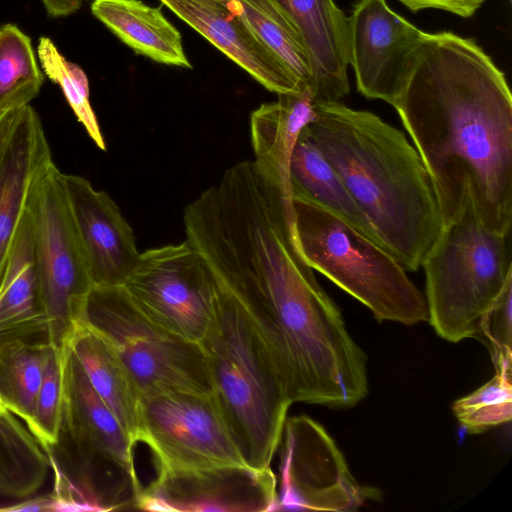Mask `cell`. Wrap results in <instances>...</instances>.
Returning a JSON list of instances; mask_svg holds the SVG:
<instances>
[{
    "instance_id": "cell-6",
    "label": "cell",
    "mask_w": 512,
    "mask_h": 512,
    "mask_svg": "<svg viewBox=\"0 0 512 512\" xmlns=\"http://www.w3.org/2000/svg\"><path fill=\"white\" fill-rule=\"evenodd\" d=\"M421 267L435 332L453 343L474 338L482 315L512 280L510 234L487 229L467 207L443 225Z\"/></svg>"
},
{
    "instance_id": "cell-28",
    "label": "cell",
    "mask_w": 512,
    "mask_h": 512,
    "mask_svg": "<svg viewBox=\"0 0 512 512\" xmlns=\"http://www.w3.org/2000/svg\"><path fill=\"white\" fill-rule=\"evenodd\" d=\"M511 375L495 371L487 383L453 403V414L468 433H482L511 420Z\"/></svg>"
},
{
    "instance_id": "cell-5",
    "label": "cell",
    "mask_w": 512,
    "mask_h": 512,
    "mask_svg": "<svg viewBox=\"0 0 512 512\" xmlns=\"http://www.w3.org/2000/svg\"><path fill=\"white\" fill-rule=\"evenodd\" d=\"M297 247L307 264L366 306L378 321H428L424 294L383 246L337 215L293 198Z\"/></svg>"
},
{
    "instance_id": "cell-7",
    "label": "cell",
    "mask_w": 512,
    "mask_h": 512,
    "mask_svg": "<svg viewBox=\"0 0 512 512\" xmlns=\"http://www.w3.org/2000/svg\"><path fill=\"white\" fill-rule=\"evenodd\" d=\"M79 321L113 348L141 399L169 392L214 396L201 346L152 321L123 286H93Z\"/></svg>"
},
{
    "instance_id": "cell-25",
    "label": "cell",
    "mask_w": 512,
    "mask_h": 512,
    "mask_svg": "<svg viewBox=\"0 0 512 512\" xmlns=\"http://www.w3.org/2000/svg\"><path fill=\"white\" fill-rule=\"evenodd\" d=\"M234 6L303 88L312 93L313 75L304 41L283 9L274 0H234Z\"/></svg>"
},
{
    "instance_id": "cell-8",
    "label": "cell",
    "mask_w": 512,
    "mask_h": 512,
    "mask_svg": "<svg viewBox=\"0 0 512 512\" xmlns=\"http://www.w3.org/2000/svg\"><path fill=\"white\" fill-rule=\"evenodd\" d=\"M26 207L34 240L49 342L63 349L93 287L61 179L52 162L33 184Z\"/></svg>"
},
{
    "instance_id": "cell-3",
    "label": "cell",
    "mask_w": 512,
    "mask_h": 512,
    "mask_svg": "<svg viewBox=\"0 0 512 512\" xmlns=\"http://www.w3.org/2000/svg\"><path fill=\"white\" fill-rule=\"evenodd\" d=\"M199 345L214 397L245 464L270 468L293 402L266 346L219 285L215 315Z\"/></svg>"
},
{
    "instance_id": "cell-32",
    "label": "cell",
    "mask_w": 512,
    "mask_h": 512,
    "mask_svg": "<svg viewBox=\"0 0 512 512\" xmlns=\"http://www.w3.org/2000/svg\"><path fill=\"white\" fill-rule=\"evenodd\" d=\"M50 17H65L75 13L83 0H41Z\"/></svg>"
},
{
    "instance_id": "cell-17",
    "label": "cell",
    "mask_w": 512,
    "mask_h": 512,
    "mask_svg": "<svg viewBox=\"0 0 512 512\" xmlns=\"http://www.w3.org/2000/svg\"><path fill=\"white\" fill-rule=\"evenodd\" d=\"M299 30L313 75L314 102L349 93L348 17L334 0H274Z\"/></svg>"
},
{
    "instance_id": "cell-11",
    "label": "cell",
    "mask_w": 512,
    "mask_h": 512,
    "mask_svg": "<svg viewBox=\"0 0 512 512\" xmlns=\"http://www.w3.org/2000/svg\"><path fill=\"white\" fill-rule=\"evenodd\" d=\"M278 448L277 510L348 512L381 496L358 483L332 437L306 415L286 419Z\"/></svg>"
},
{
    "instance_id": "cell-9",
    "label": "cell",
    "mask_w": 512,
    "mask_h": 512,
    "mask_svg": "<svg viewBox=\"0 0 512 512\" xmlns=\"http://www.w3.org/2000/svg\"><path fill=\"white\" fill-rule=\"evenodd\" d=\"M122 286L146 316L185 340L199 344L213 321L218 284L187 240L142 252Z\"/></svg>"
},
{
    "instance_id": "cell-20",
    "label": "cell",
    "mask_w": 512,
    "mask_h": 512,
    "mask_svg": "<svg viewBox=\"0 0 512 512\" xmlns=\"http://www.w3.org/2000/svg\"><path fill=\"white\" fill-rule=\"evenodd\" d=\"M89 382L120 422L132 442L141 438V397L130 374L113 348L78 321L66 344Z\"/></svg>"
},
{
    "instance_id": "cell-2",
    "label": "cell",
    "mask_w": 512,
    "mask_h": 512,
    "mask_svg": "<svg viewBox=\"0 0 512 512\" xmlns=\"http://www.w3.org/2000/svg\"><path fill=\"white\" fill-rule=\"evenodd\" d=\"M305 126L335 169L377 240L406 271L415 272L443 222L429 174L400 130L340 101L314 102Z\"/></svg>"
},
{
    "instance_id": "cell-12",
    "label": "cell",
    "mask_w": 512,
    "mask_h": 512,
    "mask_svg": "<svg viewBox=\"0 0 512 512\" xmlns=\"http://www.w3.org/2000/svg\"><path fill=\"white\" fill-rule=\"evenodd\" d=\"M271 468L223 465L189 470H157L143 486L136 509L185 512H264L277 510Z\"/></svg>"
},
{
    "instance_id": "cell-18",
    "label": "cell",
    "mask_w": 512,
    "mask_h": 512,
    "mask_svg": "<svg viewBox=\"0 0 512 512\" xmlns=\"http://www.w3.org/2000/svg\"><path fill=\"white\" fill-rule=\"evenodd\" d=\"M34 335L48 338L31 219L26 207L14 233L0 283V338H38Z\"/></svg>"
},
{
    "instance_id": "cell-31",
    "label": "cell",
    "mask_w": 512,
    "mask_h": 512,
    "mask_svg": "<svg viewBox=\"0 0 512 512\" xmlns=\"http://www.w3.org/2000/svg\"><path fill=\"white\" fill-rule=\"evenodd\" d=\"M412 12L443 10L459 17H472L487 0H398Z\"/></svg>"
},
{
    "instance_id": "cell-23",
    "label": "cell",
    "mask_w": 512,
    "mask_h": 512,
    "mask_svg": "<svg viewBox=\"0 0 512 512\" xmlns=\"http://www.w3.org/2000/svg\"><path fill=\"white\" fill-rule=\"evenodd\" d=\"M51 348L48 339L0 338V400L27 427Z\"/></svg>"
},
{
    "instance_id": "cell-29",
    "label": "cell",
    "mask_w": 512,
    "mask_h": 512,
    "mask_svg": "<svg viewBox=\"0 0 512 512\" xmlns=\"http://www.w3.org/2000/svg\"><path fill=\"white\" fill-rule=\"evenodd\" d=\"M63 349L52 345L33 417L28 425L45 451L57 443L61 425L64 404Z\"/></svg>"
},
{
    "instance_id": "cell-19",
    "label": "cell",
    "mask_w": 512,
    "mask_h": 512,
    "mask_svg": "<svg viewBox=\"0 0 512 512\" xmlns=\"http://www.w3.org/2000/svg\"><path fill=\"white\" fill-rule=\"evenodd\" d=\"M314 118V98L310 90L278 94L276 102L265 103L251 114L254 163L291 199V155L302 129Z\"/></svg>"
},
{
    "instance_id": "cell-13",
    "label": "cell",
    "mask_w": 512,
    "mask_h": 512,
    "mask_svg": "<svg viewBox=\"0 0 512 512\" xmlns=\"http://www.w3.org/2000/svg\"><path fill=\"white\" fill-rule=\"evenodd\" d=\"M425 33L394 12L386 0H358L348 17V61L358 91L393 105Z\"/></svg>"
},
{
    "instance_id": "cell-22",
    "label": "cell",
    "mask_w": 512,
    "mask_h": 512,
    "mask_svg": "<svg viewBox=\"0 0 512 512\" xmlns=\"http://www.w3.org/2000/svg\"><path fill=\"white\" fill-rule=\"evenodd\" d=\"M292 198L317 205L342 218L377 243V237L341 178L302 129L289 164Z\"/></svg>"
},
{
    "instance_id": "cell-16",
    "label": "cell",
    "mask_w": 512,
    "mask_h": 512,
    "mask_svg": "<svg viewBox=\"0 0 512 512\" xmlns=\"http://www.w3.org/2000/svg\"><path fill=\"white\" fill-rule=\"evenodd\" d=\"M52 162L40 117L30 104L0 112V283L29 192Z\"/></svg>"
},
{
    "instance_id": "cell-21",
    "label": "cell",
    "mask_w": 512,
    "mask_h": 512,
    "mask_svg": "<svg viewBox=\"0 0 512 512\" xmlns=\"http://www.w3.org/2000/svg\"><path fill=\"white\" fill-rule=\"evenodd\" d=\"M93 15L137 54L156 62L191 68L179 31L155 8L140 0H94Z\"/></svg>"
},
{
    "instance_id": "cell-33",
    "label": "cell",
    "mask_w": 512,
    "mask_h": 512,
    "mask_svg": "<svg viewBox=\"0 0 512 512\" xmlns=\"http://www.w3.org/2000/svg\"><path fill=\"white\" fill-rule=\"evenodd\" d=\"M0 402L2 403V401L0 400Z\"/></svg>"
},
{
    "instance_id": "cell-30",
    "label": "cell",
    "mask_w": 512,
    "mask_h": 512,
    "mask_svg": "<svg viewBox=\"0 0 512 512\" xmlns=\"http://www.w3.org/2000/svg\"><path fill=\"white\" fill-rule=\"evenodd\" d=\"M512 280L482 315L474 338L490 352L495 371L512 373Z\"/></svg>"
},
{
    "instance_id": "cell-14",
    "label": "cell",
    "mask_w": 512,
    "mask_h": 512,
    "mask_svg": "<svg viewBox=\"0 0 512 512\" xmlns=\"http://www.w3.org/2000/svg\"><path fill=\"white\" fill-rule=\"evenodd\" d=\"M61 179L93 286H122L141 254L131 226L105 191L82 176Z\"/></svg>"
},
{
    "instance_id": "cell-4",
    "label": "cell",
    "mask_w": 512,
    "mask_h": 512,
    "mask_svg": "<svg viewBox=\"0 0 512 512\" xmlns=\"http://www.w3.org/2000/svg\"><path fill=\"white\" fill-rule=\"evenodd\" d=\"M64 404L57 443L45 452L59 489L85 511L136 509L142 485L136 446L66 345Z\"/></svg>"
},
{
    "instance_id": "cell-1",
    "label": "cell",
    "mask_w": 512,
    "mask_h": 512,
    "mask_svg": "<svg viewBox=\"0 0 512 512\" xmlns=\"http://www.w3.org/2000/svg\"><path fill=\"white\" fill-rule=\"evenodd\" d=\"M431 179L443 225L471 207L487 229L512 225V95L470 38L425 33L392 105Z\"/></svg>"
},
{
    "instance_id": "cell-10",
    "label": "cell",
    "mask_w": 512,
    "mask_h": 512,
    "mask_svg": "<svg viewBox=\"0 0 512 512\" xmlns=\"http://www.w3.org/2000/svg\"><path fill=\"white\" fill-rule=\"evenodd\" d=\"M140 442L157 470L246 465L214 396L169 392L142 398Z\"/></svg>"
},
{
    "instance_id": "cell-27",
    "label": "cell",
    "mask_w": 512,
    "mask_h": 512,
    "mask_svg": "<svg viewBox=\"0 0 512 512\" xmlns=\"http://www.w3.org/2000/svg\"><path fill=\"white\" fill-rule=\"evenodd\" d=\"M37 54L44 74L60 86L66 100L89 137L101 150L106 144L89 100V83L85 72L68 61L48 37H41Z\"/></svg>"
},
{
    "instance_id": "cell-15",
    "label": "cell",
    "mask_w": 512,
    "mask_h": 512,
    "mask_svg": "<svg viewBox=\"0 0 512 512\" xmlns=\"http://www.w3.org/2000/svg\"><path fill=\"white\" fill-rule=\"evenodd\" d=\"M160 1L269 91L308 90L237 12L234 0Z\"/></svg>"
},
{
    "instance_id": "cell-26",
    "label": "cell",
    "mask_w": 512,
    "mask_h": 512,
    "mask_svg": "<svg viewBox=\"0 0 512 512\" xmlns=\"http://www.w3.org/2000/svg\"><path fill=\"white\" fill-rule=\"evenodd\" d=\"M44 74L30 38L14 24L0 27V112L28 105L40 92Z\"/></svg>"
},
{
    "instance_id": "cell-24",
    "label": "cell",
    "mask_w": 512,
    "mask_h": 512,
    "mask_svg": "<svg viewBox=\"0 0 512 512\" xmlns=\"http://www.w3.org/2000/svg\"><path fill=\"white\" fill-rule=\"evenodd\" d=\"M49 458L32 432L0 402V493L25 497L44 483Z\"/></svg>"
}]
</instances>
